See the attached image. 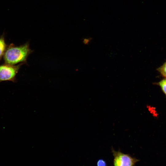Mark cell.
I'll use <instances>...</instances> for the list:
<instances>
[{
  "label": "cell",
  "instance_id": "obj_1",
  "mask_svg": "<svg viewBox=\"0 0 166 166\" xmlns=\"http://www.w3.org/2000/svg\"><path fill=\"white\" fill-rule=\"evenodd\" d=\"M32 52L29 42L19 46L10 44L3 56L5 63L11 65L26 63L27 58Z\"/></svg>",
  "mask_w": 166,
  "mask_h": 166
},
{
  "label": "cell",
  "instance_id": "obj_2",
  "mask_svg": "<svg viewBox=\"0 0 166 166\" xmlns=\"http://www.w3.org/2000/svg\"><path fill=\"white\" fill-rule=\"evenodd\" d=\"M23 63L11 65L5 63L0 65V82L6 81H16V76Z\"/></svg>",
  "mask_w": 166,
  "mask_h": 166
},
{
  "label": "cell",
  "instance_id": "obj_3",
  "mask_svg": "<svg viewBox=\"0 0 166 166\" xmlns=\"http://www.w3.org/2000/svg\"><path fill=\"white\" fill-rule=\"evenodd\" d=\"M114 156L113 166H134L139 160L129 154L112 149Z\"/></svg>",
  "mask_w": 166,
  "mask_h": 166
},
{
  "label": "cell",
  "instance_id": "obj_4",
  "mask_svg": "<svg viewBox=\"0 0 166 166\" xmlns=\"http://www.w3.org/2000/svg\"><path fill=\"white\" fill-rule=\"evenodd\" d=\"M7 46L5 42L4 34H3L0 37V60L3 56Z\"/></svg>",
  "mask_w": 166,
  "mask_h": 166
},
{
  "label": "cell",
  "instance_id": "obj_5",
  "mask_svg": "<svg viewBox=\"0 0 166 166\" xmlns=\"http://www.w3.org/2000/svg\"><path fill=\"white\" fill-rule=\"evenodd\" d=\"M156 84L159 86L166 97V78L161 80Z\"/></svg>",
  "mask_w": 166,
  "mask_h": 166
},
{
  "label": "cell",
  "instance_id": "obj_6",
  "mask_svg": "<svg viewBox=\"0 0 166 166\" xmlns=\"http://www.w3.org/2000/svg\"><path fill=\"white\" fill-rule=\"evenodd\" d=\"M159 73L165 78H166V62L157 69Z\"/></svg>",
  "mask_w": 166,
  "mask_h": 166
},
{
  "label": "cell",
  "instance_id": "obj_7",
  "mask_svg": "<svg viewBox=\"0 0 166 166\" xmlns=\"http://www.w3.org/2000/svg\"><path fill=\"white\" fill-rule=\"evenodd\" d=\"M97 166H107L106 162L102 159L99 160L97 163Z\"/></svg>",
  "mask_w": 166,
  "mask_h": 166
}]
</instances>
